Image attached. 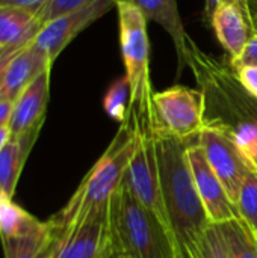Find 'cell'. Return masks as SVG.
Wrapping results in <instances>:
<instances>
[{
    "label": "cell",
    "mask_w": 257,
    "mask_h": 258,
    "mask_svg": "<svg viewBox=\"0 0 257 258\" xmlns=\"http://www.w3.org/2000/svg\"><path fill=\"white\" fill-rule=\"evenodd\" d=\"M186 65L204 97V127L229 135L257 168V98L238 80L227 62L203 51L192 39Z\"/></svg>",
    "instance_id": "cell-1"
},
{
    "label": "cell",
    "mask_w": 257,
    "mask_h": 258,
    "mask_svg": "<svg viewBox=\"0 0 257 258\" xmlns=\"http://www.w3.org/2000/svg\"><path fill=\"white\" fill-rule=\"evenodd\" d=\"M188 144L156 124V151L162 200L180 258L201 257V243L212 225L200 200L188 160Z\"/></svg>",
    "instance_id": "cell-2"
},
{
    "label": "cell",
    "mask_w": 257,
    "mask_h": 258,
    "mask_svg": "<svg viewBox=\"0 0 257 258\" xmlns=\"http://www.w3.org/2000/svg\"><path fill=\"white\" fill-rule=\"evenodd\" d=\"M133 153L135 136L129 124L123 122L108 150L85 175L68 203L47 221L55 237L109 206L112 195L124 180Z\"/></svg>",
    "instance_id": "cell-3"
},
{
    "label": "cell",
    "mask_w": 257,
    "mask_h": 258,
    "mask_svg": "<svg viewBox=\"0 0 257 258\" xmlns=\"http://www.w3.org/2000/svg\"><path fill=\"white\" fill-rule=\"evenodd\" d=\"M108 245L132 258H180L159 219L135 197L126 180L109 203Z\"/></svg>",
    "instance_id": "cell-4"
},
{
    "label": "cell",
    "mask_w": 257,
    "mask_h": 258,
    "mask_svg": "<svg viewBox=\"0 0 257 258\" xmlns=\"http://www.w3.org/2000/svg\"><path fill=\"white\" fill-rule=\"evenodd\" d=\"M120 47L130 85L127 116L141 118L153 112V86L150 77V41L147 18L130 2L117 0Z\"/></svg>",
    "instance_id": "cell-5"
},
{
    "label": "cell",
    "mask_w": 257,
    "mask_h": 258,
    "mask_svg": "<svg viewBox=\"0 0 257 258\" xmlns=\"http://www.w3.org/2000/svg\"><path fill=\"white\" fill-rule=\"evenodd\" d=\"M159 128L182 141H194L204 127V97L200 89L174 85L153 94Z\"/></svg>",
    "instance_id": "cell-6"
},
{
    "label": "cell",
    "mask_w": 257,
    "mask_h": 258,
    "mask_svg": "<svg viewBox=\"0 0 257 258\" xmlns=\"http://www.w3.org/2000/svg\"><path fill=\"white\" fill-rule=\"evenodd\" d=\"M197 144L236 206L242 183L253 171H257L256 165L229 135L218 128L203 127L197 136Z\"/></svg>",
    "instance_id": "cell-7"
},
{
    "label": "cell",
    "mask_w": 257,
    "mask_h": 258,
    "mask_svg": "<svg viewBox=\"0 0 257 258\" xmlns=\"http://www.w3.org/2000/svg\"><path fill=\"white\" fill-rule=\"evenodd\" d=\"M188 160L191 172L198 190L200 200L204 206L211 224L220 225L233 219H241L236 206L230 200L221 180L209 165L201 147L197 144V138L188 144Z\"/></svg>",
    "instance_id": "cell-8"
},
{
    "label": "cell",
    "mask_w": 257,
    "mask_h": 258,
    "mask_svg": "<svg viewBox=\"0 0 257 258\" xmlns=\"http://www.w3.org/2000/svg\"><path fill=\"white\" fill-rule=\"evenodd\" d=\"M117 0H97L91 5H86L77 11L64 14L48 23H45L33 44L44 51L52 62L64 51V48L89 24L103 17Z\"/></svg>",
    "instance_id": "cell-9"
},
{
    "label": "cell",
    "mask_w": 257,
    "mask_h": 258,
    "mask_svg": "<svg viewBox=\"0 0 257 258\" xmlns=\"http://www.w3.org/2000/svg\"><path fill=\"white\" fill-rule=\"evenodd\" d=\"M109 242V206L55 237L53 258H100Z\"/></svg>",
    "instance_id": "cell-10"
},
{
    "label": "cell",
    "mask_w": 257,
    "mask_h": 258,
    "mask_svg": "<svg viewBox=\"0 0 257 258\" xmlns=\"http://www.w3.org/2000/svg\"><path fill=\"white\" fill-rule=\"evenodd\" d=\"M211 27L226 50L229 60L236 59L257 35L247 0H236L220 6L212 17Z\"/></svg>",
    "instance_id": "cell-11"
},
{
    "label": "cell",
    "mask_w": 257,
    "mask_h": 258,
    "mask_svg": "<svg viewBox=\"0 0 257 258\" xmlns=\"http://www.w3.org/2000/svg\"><path fill=\"white\" fill-rule=\"evenodd\" d=\"M50 71H44L14 101L9 121L11 138L39 135L50 98Z\"/></svg>",
    "instance_id": "cell-12"
},
{
    "label": "cell",
    "mask_w": 257,
    "mask_h": 258,
    "mask_svg": "<svg viewBox=\"0 0 257 258\" xmlns=\"http://www.w3.org/2000/svg\"><path fill=\"white\" fill-rule=\"evenodd\" d=\"M53 62L35 44L21 48L11 60L3 86L0 89V100L15 101L20 94L44 71L52 70Z\"/></svg>",
    "instance_id": "cell-13"
},
{
    "label": "cell",
    "mask_w": 257,
    "mask_h": 258,
    "mask_svg": "<svg viewBox=\"0 0 257 258\" xmlns=\"http://www.w3.org/2000/svg\"><path fill=\"white\" fill-rule=\"evenodd\" d=\"M133 3L147 18V21H155L162 26L171 36L176 53L179 57V70L186 65L188 45L191 36L186 33L183 21L179 14L177 0H126Z\"/></svg>",
    "instance_id": "cell-14"
},
{
    "label": "cell",
    "mask_w": 257,
    "mask_h": 258,
    "mask_svg": "<svg viewBox=\"0 0 257 258\" xmlns=\"http://www.w3.org/2000/svg\"><path fill=\"white\" fill-rule=\"evenodd\" d=\"M42 21L38 15L15 6H0V50H21L33 44Z\"/></svg>",
    "instance_id": "cell-15"
},
{
    "label": "cell",
    "mask_w": 257,
    "mask_h": 258,
    "mask_svg": "<svg viewBox=\"0 0 257 258\" xmlns=\"http://www.w3.org/2000/svg\"><path fill=\"white\" fill-rule=\"evenodd\" d=\"M5 258H53L55 236L47 222H38L29 231L2 239Z\"/></svg>",
    "instance_id": "cell-16"
},
{
    "label": "cell",
    "mask_w": 257,
    "mask_h": 258,
    "mask_svg": "<svg viewBox=\"0 0 257 258\" xmlns=\"http://www.w3.org/2000/svg\"><path fill=\"white\" fill-rule=\"evenodd\" d=\"M36 138L38 135L11 138L0 150V189L5 198L12 200L20 174L33 144L36 142Z\"/></svg>",
    "instance_id": "cell-17"
},
{
    "label": "cell",
    "mask_w": 257,
    "mask_h": 258,
    "mask_svg": "<svg viewBox=\"0 0 257 258\" xmlns=\"http://www.w3.org/2000/svg\"><path fill=\"white\" fill-rule=\"evenodd\" d=\"M232 258H257L254 233L242 219H233L218 225Z\"/></svg>",
    "instance_id": "cell-18"
},
{
    "label": "cell",
    "mask_w": 257,
    "mask_h": 258,
    "mask_svg": "<svg viewBox=\"0 0 257 258\" xmlns=\"http://www.w3.org/2000/svg\"><path fill=\"white\" fill-rule=\"evenodd\" d=\"M39 221L35 216L17 206L12 200H0V239L20 236L29 231Z\"/></svg>",
    "instance_id": "cell-19"
},
{
    "label": "cell",
    "mask_w": 257,
    "mask_h": 258,
    "mask_svg": "<svg viewBox=\"0 0 257 258\" xmlns=\"http://www.w3.org/2000/svg\"><path fill=\"white\" fill-rule=\"evenodd\" d=\"M129 103H130V85H129L127 77L124 76L115 80L109 86L103 98V107H105V112L112 119L123 124L127 118Z\"/></svg>",
    "instance_id": "cell-20"
},
{
    "label": "cell",
    "mask_w": 257,
    "mask_h": 258,
    "mask_svg": "<svg viewBox=\"0 0 257 258\" xmlns=\"http://www.w3.org/2000/svg\"><path fill=\"white\" fill-rule=\"evenodd\" d=\"M239 218L253 231L257 225V171H253L242 183L236 201Z\"/></svg>",
    "instance_id": "cell-21"
},
{
    "label": "cell",
    "mask_w": 257,
    "mask_h": 258,
    "mask_svg": "<svg viewBox=\"0 0 257 258\" xmlns=\"http://www.w3.org/2000/svg\"><path fill=\"white\" fill-rule=\"evenodd\" d=\"M200 258H232L227 245L218 230V225L215 224H212L204 234Z\"/></svg>",
    "instance_id": "cell-22"
},
{
    "label": "cell",
    "mask_w": 257,
    "mask_h": 258,
    "mask_svg": "<svg viewBox=\"0 0 257 258\" xmlns=\"http://www.w3.org/2000/svg\"><path fill=\"white\" fill-rule=\"evenodd\" d=\"M94 2H97V0H50L41 15V21H42V24H45L64 14L77 11V9H80L86 5H91Z\"/></svg>",
    "instance_id": "cell-23"
},
{
    "label": "cell",
    "mask_w": 257,
    "mask_h": 258,
    "mask_svg": "<svg viewBox=\"0 0 257 258\" xmlns=\"http://www.w3.org/2000/svg\"><path fill=\"white\" fill-rule=\"evenodd\" d=\"M241 82V85L257 98V65H247L241 68H232Z\"/></svg>",
    "instance_id": "cell-24"
},
{
    "label": "cell",
    "mask_w": 257,
    "mask_h": 258,
    "mask_svg": "<svg viewBox=\"0 0 257 258\" xmlns=\"http://www.w3.org/2000/svg\"><path fill=\"white\" fill-rule=\"evenodd\" d=\"M227 63L232 68H241L247 65H257V35L253 36V39L247 44L244 51L233 60L227 59Z\"/></svg>",
    "instance_id": "cell-25"
},
{
    "label": "cell",
    "mask_w": 257,
    "mask_h": 258,
    "mask_svg": "<svg viewBox=\"0 0 257 258\" xmlns=\"http://www.w3.org/2000/svg\"><path fill=\"white\" fill-rule=\"evenodd\" d=\"M50 0H0V6H15L26 9L41 18Z\"/></svg>",
    "instance_id": "cell-26"
},
{
    "label": "cell",
    "mask_w": 257,
    "mask_h": 258,
    "mask_svg": "<svg viewBox=\"0 0 257 258\" xmlns=\"http://www.w3.org/2000/svg\"><path fill=\"white\" fill-rule=\"evenodd\" d=\"M236 0H204V8H203V21L211 26L212 17L217 12V9L226 3H233Z\"/></svg>",
    "instance_id": "cell-27"
},
{
    "label": "cell",
    "mask_w": 257,
    "mask_h": 258,
    "mask_svg": "<svg viewBox=\"0 0 257 258\" xmlns=\"http://www.w3.org/2000/svg\"><path fill=\"white\" fill-rule=\"evenodd\" d=\"M18 51L20 50H0V89H2L3 82H5V76H6L8 67H9L11 60L14 59V56Z\"/></svg>",
    "instance_id": "cell-28"
},
{
    "label": "cell",
    "mask_w": 257,
    "mask_h": 258,
    "mask_svg": "<svg viewBox=\"0 0 257 258\" xmlns=\"http://www.w3.org/2000/svg\"><path fill=\"white\" fill-rule=\"evenodd\" d=\"M12 109L14 103L8 100H0V127L2 125H9L11 116H12Z\"/></svg>",
    "instance_id": "cell-29"
},
{
    "label": "cell",
    "mask_w": 257,
    "mask_h": 258,
    "mask_svg": "<svg viewBox=\"0 0 257 258\" xmlns=\"http://www.w3.org/2000/svg\"><path fill=\"white\" fill-rule=\"evenodd\" d=\"M11 139V130L9 125H2L0 127V150L8 144V141Z\"/></svg>",
    "instance_id": "cell-30"
},
{
    "label": "cell",
    "mask_w": 257,
    "mask_h": 258,
    "mask_svg": "<svg viewBox=\"0 0 257 258\" xmlns=\"http://www.w3.org/2000/svg\"><path fill=\"white\" fill-rule=\"evenodd\" d=\"M247 2H248L250 14H251V18H253L254 27H256V30H257V0H247Z\"/></svg>",
    "instance_id": "cell-31"
},
{
    "label": "cell",
    "mask_w": 257,
    "mask_h": 258,
    "mask_svg": "<svg viewBox=\"0 0 257 258\" xmlns=\"http://www.w3.org/2000/svg\"><path fill=\"white\" fill-rule=\"evenodd\" d=\"M100 258H117V257H115V252H114L109 246H106V249H105L103 255H101Z\"/></svg>",
    "instance_id": "cell-32"
},
{
    "label": "cell",
    "mask_w": 257,
    "mask_h": 258,
    "mask_svg": "<svg viewBox=\"0 0 257 258\" xmlns=\"http://www.w3.org/2000/svg\"><path fill=\"white\" fill-rule=\"evenodd\" d=\"M109 246V245H108ZM115 252V251H114ZM115 257L117 258H132V257H129V255H124V254H120V252H115Z\"/></svg>",
    "instance_id": "cell-33"
},
{
    "label": "cell",
    "mask_w": 257,
    "mask_h": 258,
    "mask_svg": "<svg viewBox=\"0 0 257 258\" xmlns=\"http://www.w3.org/2000/svg\"><path fill=\"white\" fill-rule=\"evenodd\" d=\"M253 233H254V237H256V240H257V225H256V228L253 230Z\"/></svg>",
    "instance_id": "cell-34"
}]
</instances>
